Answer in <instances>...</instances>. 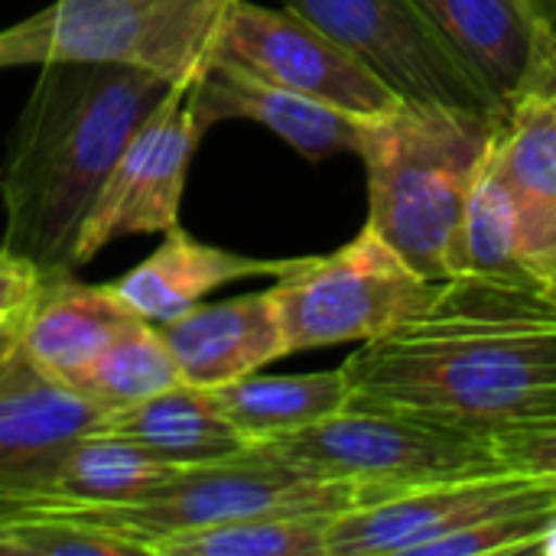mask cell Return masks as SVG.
<instances>
[{
	"instance_id": "obj_1",
	"label": "cell",
	"mask_w": 556,
	"mask_h": 556,
	"mask_svg": "<svg viewBox=\"0 0 556 556\" xmlns=\"http://www.w3.org/2000/svg\"><path fill=\"white\" fill-rule=\"evenodd\" d=\"M349 407L430 417L472 433L556 420V287L450 277L342 365Z\"/></svg>"
},
{
	"instance_id": "obj_2",
	"label": "cell",
	"mask_w": 556,
	"mask_h": 556,
	"mask_svg": "<svg viewBox=\"0 0 556 556\" xmlns=\"http://www.w3.org/2000/svg\"><path fill=\"white\" fill-rule=\"evenodd\" d=\"M169 81L114 62H42L0 163V248L49 274L75 241L111 166Z\"/></svg>"
},
{
	"instance_id": "obj_3",
	"label": "cell",
	"mask_w": 556,
	"mask_h": 556,
	"mask_svg": "<svg viewBox=\"0 0 556 556\" xmlns=\"http://www.w3.org/2000/svg\"><path fill=\"white\" fill-rule=\"evenodd\" d=\"M505 114L401 101L362 117L355 156L368 176L365 225L424 280H450L453 241Z\"/></svg>"
},
{
	"instance_id": "obj_4",
	"label": "cell",
	"mask_w": 556,
	"mask_h": 556,
	"mask_svg": "<svg viewBox=\"0 0 556 556\" xmlns=\"http://www.w3.org/2000/svg\"><path fill=\"white\" fill-rule=\"evenodd\" d=\"M375 498L381 495L316 476L251 443L241 456L208 466H186L137 498L68 505L36 518L78 525L124 541L134 554L150 556L160 541L195 528L257 515H342Z\"/></svg>"
},
{
	"instance_id": "obj_5",
	"label": "cell",
	"mask_w": 556,
	"mask_h": 556,
	"mask_svg": "<svg viewBox=\"0 0 556 556\" xmlns=\"http://www.w3.org/2000/svg\"><path fill=\"white\" fill-rule=\"evenodd\" d=\"M231 0H55L0 29V68L114 62L182 81L208 72Z\"/></svg>"
},
{
	"instance_id": "obj_6",
	"label": "cell",
	"mask_w": 556,
	"mask_h": 556,
	"mask_svg": "<svg viewBox=\"0 0 556 556\" xmlns=\"http://www.w3.org/2000/svg\"><path fill=\"white\" fill-rule=\"evenodd\" d=\"M267 293L293 355L388 336L433 300L437 283L365 225L339 251L300 257Z\"/></svg>"
},
{
	"instance_id": "obj_7",
	"label": "cell",
	"mask_w": 556,
	"mask_h": 556,
	"mask_svg": "<svg viewBox=\"0 0 556 556\" xmlns=\"http://www.w3.org/2000/svg\"><path fill=\"white\" fill-rule=\"evenodd\" d=\"M316 476L391 495L446 476L502 466L489 437L417 414L345 407L296 433L254 443Z\"/></svg>"
},
{
	"instance_id": "obj_8",
	"label": "cell",
	"mask_w": 556,
	"mask_h": 556,
	"mask_svg": "<svg viewBox=\"0 0 556 556\" xmlns=\"http://www.w3.org/2000/svg\"><path fill=\"white\" fill-rule=\"evenodd\" d=\"M528 508H556V476L515 466L446 476L336 515L326 556H420L450 534Z\"/></svg>"
},
{
	"instance_id": "obj_9",
	"label": "cell",
	"mask_w": 556,
	"mask_h": 556,
	"mask_svg": "<svg viewBox=\"0 0 556 556\" xmlns=\"http://www.w3.org/2000/svg\"><path fill=\"white\" fill-rule=\"evenodd\" d=\"M205 75V72H202ZM173 81L156 108L124 143L75 241V267L127 235H156L179 225L192 153L205 134L199 121V81Z\"/></svg>"
},
{
	"instance_id": "obj_10",
	"label": "cell",
	"mask_w": 556,
	"mask_h": 556,
	"mask_svg": "<svg viewBox=\"0 0 556 556\" xmlns=\"http://www.w3.org/2000/svg\"><path fill=\"white\" fill-rule=\"evenodd\" d=\"M404 101H437L505 114L410 0H283Z\"/></svg>"
},
{
	"instance_id": "obj_11",
	"label": "cell",
	"mask_w": 556,
	"mask_h": 556,
	"mask_svg": "<svg viewBox=\"0 0 556 556\" xmlns=\"http://www.w3.org/2000/svg\"><path fill=\"white\" fill-rule=\"evenodd\" d=\"M267 85L316 98L355 117H378L404 98L300 13L231 0L218 52Z\"/></svg>"
},
{
	"instance_id": "obj_12",
	"label": "cell",
	"mask_w": 556,
	"mask_h": 556,
	"mask_svg": "<svg viewBox=\"0 0 556 556\" xmlns=\"http://www.w3.org/2000/svg\"><path fill=\"white\" fill-rule=\"evenodd\" d=\"M463 65L511 108L518 101L554 36L556 23L531 0H410Z\"/></svg>"
},
{
	"instance_id": "obj_13",
	"label": "cell",
	"mask_w": 556,
	"mask_h": 556,
	"mask_svg": "<svg viewBox=\"0 0 556 556\" xmlns=\"http://www.w3.org/2000/svg\"><path fill=\"white\" fill-rule=\"evenodd\" d=\"M104 417L81 391L36 368L20 345L0 371V492L29 489L65 446L98 433Z\"/></svg>"
},
{
	"instance_id": "obj_14",
	"label": "cell",
	"mask_w": 556,
	"mask_h": 556,
	"mask_svg": "<svg viewBox=\"0 0 556 556\" xmlns=\"http://www.w3.org/2000/svg\"><path fill=\"white\" fill-rule=\"evenodd\" d=\"M495 166L511 199L525 267L556 287V111L547 101H511L495 137Z\"/></svg>"
},
{
	"instance_id": "obj_15",
	"label": "cell",
	"mask_w": 556,
	"mask_h": 556,
	"mask_svg": "<svg viewBox=\"0 0 556 556\" xmlns=\"http://www.w3.org/2000/svg\"><path fill=\"white\" fill-rule=\"evenodd\" d=\"M225 117L264 124L313 163L339 153H358L362 117L329 108L316 98L267 85L231 59L215 55L199 81V121L208 130Z\"/></svg>"
},
{
	"instance_id": "obj_16",
	"label": "cell",
	"mask_w": 556,
	"mask_h": 556,
	"mask_svg": "<svg viewBox=\"0 0 556 556\" xmlns=\"http://www.w3.org/2000/svg\"><path fill=\"white\" fill-rule=\"evenodd\" d=\"M179 375L192 388H218L287 355L270 293L199 303L160 326Z\"/></svg>"
},
{
	"instance_id": "obj_17",
	"label": "cell",
	"mask_w": 556,
	"mask_h": 556,
	"mask_svg": "<svg viewBox=\"0 0 556 556\" xmlns=\"http://www.w3.org/2000/svg\"><path fill=\"white\" fill-rule=\"evenodd\" d=\"M300 257L290 261H267V257H248L231 254L215 244L195 241L179 225L166 231V241L130 274L111 283L114 296L140 319L163 326L186 309L199 306L202 296L212 290L248 280V277H280L287 274Z\"/></svg>"
},
{
	"instance_id": "obj_18",
	"label": "cell",
	"mask_w": 556,
	"mask_h": 556,
	"mask_svg": "<svg viewBox=\"0 0 556 556\" xmlns=\"http://www.w3.org/2000/svg\"><path fill=\"white\" fill-rule=\"evenodd\" d=\"M137 319L108 287L78 283L72 274H49L26 309L23 355L68 388L104 352V345Z\"/></svg>"
},
{
	"instance_id": "obj_19",
	"label": "cell",
	"mask_w": 556,
	"mask_h": 556,
	"mask_svg": "<svg viewBox=\"0 0 556 556\" xmlns=\"http://www.w3.org/2000/svg\"><path fill=\"white\" fill-rule=\"evenodd\" d=\"M101 430L137 443L153 459L176 469L222 463L251 446V440L218 410L212 394L186 381L108 414Z\"/></svg>"
},
{
	"instance_id": "obj_20",
	"label": "cell",
	"mask_w": 556,
	"mask_h": 556,
	"mask_svg": "<svg viewBox=\"0 0 556 556\" xmlns=\"http://www.w3.org/2000/svg\"><path fill=\"white\" fill-rule=\"evenodd\" d=\"M218 410L251 440L296 433L349 407V378L342 368L316 375H244L208 388Z\"/></svg>"
},
{
	"instance_id": "obj_21",
	"label": "cell",
	"mask_w": 556,
	"mask_h": 556,
	"mask_svg": "<svg viewBox=\"0 0 556 556\" xmlns=\"http://www.w3.org/2000/svg\"><path fill=\"white\" fill-rule=\"evenodd\" d=\"M176 384H182V375L160 326L137 316L104 345L72 388L104 414H114Z\"/></svg>"
},
{
	"instance_id": "obj_22",
	"label": "cell",
	"mask_w": 556,
	"mask_h": 556,
	"mask_svg": "<svg viewBox=\"0 0 556 556\" xmlns=\"http://www.w3.org/2000/svg\"><path fill=\"white\" fill-rule=\"evenodd\" d=\"M450 277H492V280H538L521 261L518 228L508 189L495 166V147L472 186L463 225L450 254Z\"/></svg>"
},
{
	"instance_id": "obj_23",
	"label": "cell",
	"mask_w": 556,
	"mask_h": 556,
	"mask_svg": "<svg viewBox=\"0 0 556 556\" xmlns=\"http://www.w3.org/2000/svg\"><path fill=\"white\" fill-rule=\"evenodd\" d=\"M336 515H257L160 541L150 556H326Z\"/></svg>"
},
{
	"instance_id": "obj_24",
	"label": "cell",
	"mask_w": 556,
	"mask_h": 556,
	"mask_svg": "<svg viewBox=\"0 0 556 556\" xmlns=\"http://www.w3.org/2000/svg\"><path fill=\"white\" fill-rule=\"evenodd\" d=\"M124 541L52 518L0 521V556H130Z\"/></svg>"
},
{
	"instance_id": "obj_25",
	"label": "cell",
	"mask_w": 556,
	"mask_h": 556,
	"mask_svg": "<svg viewBox=\"0 0 556 556\" xmlns=\"http://www.w3.org/2000/svg\"><path fill=\"white\" fill-rule=\"evenodd\" d=\"M489 443L502 466L556 476V420L495 430L489 433Z\"/></svg>"
},
{
	"instance_id": "obj_26",
	"label": "cell",
	"mask_w": 556,
	"mask_h": 556,
	"mask_svg": "<svg viewBox=\"0 0 556 556\" xmlns=\"http://www.w3.org/2000/svg\"><path fill=\"white\" fill-rule=\"evenodd\" d=\"M42 280H46V274L36 264L0 248V323L20 316L39 296Z\"/></svg>"
},
{
	"instance_id": "obj_27",
	"label": "cell",
	"mask_w": 556,
	"mask_h": 556,
	"mask_svg": "<svg viewBox=\"0 0 556 556\" xmlns=\"http://www.w3.org/2000/svg\"><path fill=\"white\" fill-rule=\"evenodd\" d=\"M525 94H538L541 101H547L556 111V29L554 36H551V42H547V49H544V59H541V65H538V72H534V78H531V85H528Z\"/></svg>"
},
{
	"instance_id": "obj_28",
	"label": "cell",
	"mask_w": 556,
	"mask_h": 556,
	"mask_svg": "<svg viewBox=\"0 0 556 556\" xmlns=\"http://www.w3.org/2000/svg\"><path fill=\"white\" fill-rule=\"evenodd\" d=\"M29 309V306H26ZM26 309L20 313V316H13V319H7V323H0V371H3V365L20 352V339H23V323H26Z\"/></svg>"
},
{
	"instance_id": "obj_29",
	"label": "cell",
	"mask_w": 556,
	"mask_h": 556,
	"mask_svg": "<svg viewBox=\"0 0 556 556\" xmlns=\"http://www.w3.org/2000/svg\"><path fill=\"white\" fill-rule=\"evenodd\" d=\"M531 3H534V7H538L544 16H547V20H554L556 23V0H531Z\"/></svg>"
}]
</instances>
